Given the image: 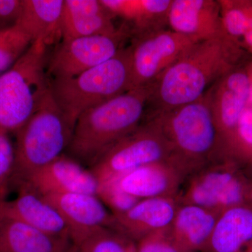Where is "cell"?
<instances>
[{"instance_id":"obj_16","label":"cell","mask_w":252,"mask_h":252,"mask_svg":"<svg viewBox=\"0 0 252 252\" xmlns=\"http://www.w3.org/2000/svg\"><path fill=\"white\" fill-rule=\"evenodd\" d=\"M167 26L170 30L195 41L225 34L220 1L172 0Z\"/></svg>"},{"instance_id":"obj_24","label":"cell","mask_w":252,"mask_h":252,"mask_svg":"<svg viewBox=\"0 0 252 252\" xmlns=\"http://www.w3.org/2000/svg\"><path fill=\"white\" fill-rule=\"evenodd\" d=\"M75 252H137L136 243L117 230L101 228L88 235Z\"/></svg>"},{"instance_id":"obj_35","label":"cell","mask_w":252,"mask_h":252,"mask_svg":"<svg viewBox=\"0 0 252 252\" xmlns=\"http://www.w3.org/2000/svg\"><path fill=\"white\" fill-rule=\"evenodd\" d=\"M252 208V206H251Z\"/></svg>"},{"instance_id":"obj_31","label":"cell","mask_w":252,"mask_h":252,"mask_svg":"<svg viewBox=\"0 0 252 252\" xmlns=\"http://www.w3.org/2000/svg\"><path fill=\"white\" fill-rule=\"evenodd\" d=\"M23 8V0H0V30L16 26Z\"/></svg>"},{"instance_id":"obj_27","label":"cell","mask_w":252,"mask_h":252,"mask_svg":"<svg viewBox=\"0 0 252 252\" xmlns=\"http://www.w3.org/2000/svg\"><path fill=\"white\" fill-rule=\"evenodd\" d=\"M230 158L242 167L252 161V107L249 105L240 118L228 150Z\"/></svg>"},{"instance_id":"obj_32","label":"cell","mask_w":252,"mask_h":252,"mask_svg":"<svg viewBox=\"0 0 252 252\" xmlns=\"http://www.w3.org/2000/svg\"><path fill=\"white\" fill-rule=\"evenodd\" d=\"M244 42L242 43L245 49L250 50L252 52V28H250L248 31L244 34L242 38Z\"/></svg>"},{"instance_id":"obj_7","label":"cell","mask_w":252,"mask_h":252,"mask_svg":"<svg viewBox=\"0 0 252 252\" xmlns=\"http://www.w3.org/2000/svg\"><path fill=\"white\" fill-rule=\"evenodd\" d=\"M243 168L230 158L205 165L187 177L177 195V201L219 213L246 204L252 180Z\"/></svg>"},{"instance_id":"obj_5","label":"cell","mask_w":252,"mask_h":252,"mask_svg":"<svg viewBox=\"0 0 252 252\" xmlns=\"http://www.w3.org/2000/svg\"><path fill=\"white\" fill-rule=\"evenodd\" d=\"M131 90L130 48L107 62L66 79L50 81V91L73 125L82 113Z\"/></svg>"},{"instance_id":"obj_8","label":"cell","mask_w":252,"mask_h":252,"mask_svg":"<svg viewBox=\"0 0 252 252\" xmlns=\"http://www.w3.org/2000/svg\"><path fill=\"white\" fill-rule=\"evenodd\" d=\"M169 160L175 161L171 146L160 129L147 121L99 158L91 170L97 181H102L118 178L144 165Z\"/></svg>"},{"instance_id":"obj_2","label":"cell","mask_w":252,"mask_h":252,"mask_svg":"<svg viewBox=\"0 0 252 252\" xmlns=\"http://www.w3.org/2000/svg\"><path fill=\"white\" fill-rule=\"evenodd\" d=\"M149 96L148 86L131 89L82 113L67 148L71 157L94 165L114 144L142 124Z\"/></svg>"},{"instance_id":"obj_3","label":"cell","mask_w":252,"mask_h":252,"mask_svg":"<svg viewBox=\"0 0 252 252\" xmlns=\"http://www.w3.org/2000/svg\"><path fill=\"white\" fill-rule=\"evenodd\" d=\"M171 146L174 159L192 172L228 158L210 107L207 93L191 103L147 117Z\"/></svg>"},{"instance_id":"obj_18","label":"cell","mask_w":252,"mask_h":252,"mask_svg":"<svg viewBox=\"0 0 252 252\" xmlns=\"http://www.w3.org/2000/svg\"><path fill=\"white\" fill-rule=\"evenodd\" d=\"M114 18L101 0H64L61 23L62 41L114 34L119 30L113 22Z\"/></svg>"},{"instance_id":"obj_13","label":"cell","mask_w":252,"mask_h":252,"mask_svg":"<svg viewBox=\"0 0 252 252\" xmlns=\"http://www.w3.org/2000/svg\"><path fill=\"white\" fill-rule=\"evenodd\" d=\"M44 196L59 210L70 228L74 248L94 230L114 227L113 214L96 195L73 193Z\"/></svg>"},{"instance_id":"obj_19","label":"cell","mask_w":252,"mask_h":252,"mask_svg":"<svg viewBox=\"0 0 252 252\" xmlns=\"http://www.w3.org/2000/svg\"><path fill=\"white\" fill-rule=\"evenodd\" d=\"M114 17L126 21L130 36L162 31L167 26L172 0H101Z\"/></svg>"},{"instance_id":"obj_17","label":"cell","mask_w":252,"mask_h":252,"mask_svg":"<svg viewBox=\"0 0 252 252\" xmlns=\"http://www.w3.org/2000/svg\"><path fill=\"white\" fill-rule=\"evenodd\" d=\"M178 205L177 198L142 199L127 211L113 215V229L137 243L147 235L170 229Z\"/></svg>"},{"instance_id":"obj_20","label":"cell","mask_w":252,"mask_h":252,"mask_svg":"<svg viewBox=\"0 0 252 252\" xmlns=\"http://www.w3.org/2000/svg\"><path fill=\"white\" fill-rule=\"evenodd\" d=\"M220 213L191 205L179 204L170 233L186 252H203Z\"/></svg>"},{"instance_id":"obj_26","label":"cell","mask_w":252,"mask_h":252,"mask_svg":"<svg viewBox=\"0 0 252 252\" xmlns=\"http://www.w3.org/2000/svg\"><path fill=\"white\" fill-rule=\"evenodd\" d=\"M32 42L17 26L0 30V75L21 59Z\"/></svg>"},{"instance_id":"obj_11","label":"cell","mask_w":252,"mask_h":252,"mask_svg":"<svg viewBox=\"0 0 252 252\" xmlns=\"http://www.w3.org/2000/svg\"><path fill=\"white\" fill-rule=\"evenodd\" d=\"M252 88L250 73L240 67L228 73L207 91L214 120L227 156L240 118L249 106Z\"/></svg>"},{"instance_id":"obj_4","label":"cell","mask_w":252,"mask_h":252,"mask_svg":"<svg viewBox=\"0 0 252 252\" xmlns=\"http://www.w3.org/2000/svg\"><path fill=\"white\" fill-rule=\"evenodd\" d=\"M74 128L49 90L31 119L15 134L16 162L11 189L64 154Z\"/></svg>"},{"instance_id":"obj_25","label":"cell","mask_w":252,"mask_h":252,"mask_svg":"<svg viewBox=\"0 0 252 252\" xmlns=\"http://www.w3.org/2000/svg\"><path fill=\"white\" fill-rule=\"evenodd\" d=\"M222 23L225 32L241 41L250 28L252 12V1L219 0Z\"/></svg>"},{"instance_id":"obj_30","label":"cell","mask_w":252,"mask_h":252,"mask_svg":"<svg viewBox=\"0 0 252 252\" xmlns=\"http://www.w3.org/2000/svg\"><path fill=\"white\" fill-rule=\"evenodd\" d=\"M136 245L137 252H186L174 241L170 229L147 235Z\"/></svg>"},{"instance_id":"obj_15","label":"cell","mask_w":252,"mask_h":252,"mask_svg":"<svg viewBox=\"0 0 252 252\" xmlns=\"http://www.w3.org/2000/svg\"><path fill=\"white\" fill-rule=\"evenodd\" d=\"M188 172L173 160L154 162L118 178L121 188L134 198H177Z\"/></svg>"},{"instance_id":"obj_10","label":"cell","mask_w":252,"mask_h":252,"mask_svg":"<svg viewBox=\"0 0 252 252\" xmlns=\"http://www.w3.org/2000/svg\"><path fill=\"white\" fill-rule=\"evenodd\" d=\"M128 37L122 27L114 34L63 40L48 61V77L54 80L74 77L107 62L124 49L123 43Z\"/></svg>"},{"instance_id":"obj_12","label":"cell","mask_w":252,"mask_h":252,"mask_svg":"<svg viewBox=\"0 0 252 252\" xmlns=\"http://www.w3.org/2000/svg\"><path fill=\"white\" fill-rule=\"evenodd\" d=\"M15 189L16 198L0 201V217L20 220L46 234L71 241L70 228L65 220L42 194L28 184Z\"/></svg>"},{"instance_id":"obj_28","label":"cell","mask_w":252,"mask_h":252,"mask_svg":"<svg viewBox=\"0 0 252 252\" xmlns=\"http://www.w3.org/2000/svg\"><path fill=\"white\" fill-rule=\"evenodd\" d=\"M118 178L98 181L97 191V196L113 215L127 211L140 200L124 191Z\"/></svg>"},{"instance_id":"obj_33","label":"cell","mask_w":252,"mask_h":252,"mask_svg":"<svg viewBox=\"0 0 252 252\" xmlns=\"http://www.w3.org/2000/svg\"><path fill=\"white\" fill-rule=\"evenodd\" d=\"M243 252H252V245H251V246H250V248L247 249V250Z\"/></svg>"},{"instance_id":"obj_1","label":"cell","mask_w":252,"mask_h":252,"mask_svg":"<svg viewBox=\"0 0 252 252\" xmlns=\"http://www.w3.org/2000/svg\"><path fill=\"white\" fill-rule=\"evenodd\" d=\"M241 41L227 33L195 42L149 86L147 117L198 100L217 81L241 67Z\"/></svg>"},{"instance_id":"obj_29","label":"cell","mask_w":252,"mask_h":252,"mask_svg":"<svg viewBox=\"0 0 252 252\" xmlns=\"http://www.w3.org/2000/svg\"><path fill=\"white\" fill-rule=\"evenodd\" d=\"M9 132L0 129V201L6 200L11 190L16 149Z\"/></svg>"},{"instance_id":"obj_34","label":"cell","mask_w":252,"mask_h":252,"mask_svg":"<svg viewBox=\"0 0 252 252\" xmlns=\"http://www.w3.org/2000/svg\"><path fill=\"white\" fill-rule=\"evenodd\" d=\"M248 167H250V168L251 169V170H252V161L251 162V164H250V166H249Z\"/></svg>"},{"instance_id":"obj_9","label":"cell","mask_w":252,"mask_h":252,"mask_svg":"<svg viewBox=\"0 0 252 252\" xmlns=\"http://www.w3.org/2000/svg\"><path fill=\"white\" fill-rule=\"evenodd\" d=\"M195 42L170 29L132 37L131 89L150 86Z\"/></svg>"},{"instance_id":"obj_23","label":"cell","mask_w":252,"mask_h":252,"mask_svg":"<svg viewBox=\"0 0 252 252\" xmlns=\"http://www.w3.org/2000/svg\"><path fill=\"white\" fill-rule=\"evenodd\" d=\"M64 0H23L22 14L16 26L32 41L46 46L62 39L61 23Z\"/></svg>"},{"instance_id":"obj_14","label":"cell","mask_w":252,"mask_h":252,"mask_svg":"<svg viewBox=\"0 0 252 252\" xmlns=\"http://www.w3.org/2000/svg\"><path fill=\"white\" fill-rule=\"evenodd\" d=\"M22 184H28L43 195L73 193L97 195L98 188V181L92 171L64 154L38 169L20 185Z\"/></svg>"},{"instance_id":"obj_6","label":"cell","mask_w":252,"mask_h":252,"mask_svg":"<svg viewBox=\"0 0 252 252\" xmlns=\"http://www.w3.org/2000/svg\"><path fill=\"white\" fill-rule=\"evenodd\" d=\"M46 47L42 41H33L21 59L0 75L1 130L16 134L49 92Z\"/></svg>"},{"instance_id":"obj_21","label":"cell","mask_w":252,"mask_h":252,"mask_svg":"<svg viewBox=\"0 0 252 252\" xmlns=\"http://www.w3.org/2000/svg\"><path fill=\"white\" fill-rule=\"evenodd\" d=\"M0 252H75L72 242L20 220L0 217Z\"/></svg>"},{"instance_id":"obj_22","label":"cell","mask_w":252,"mask_h":252,"mask_svg":"<svg viewBox=\"0 0 252 252\" xmlns=\"http://www.w3.org/2000/svg\"><path fill=\"white\" fill-rule=\"evenodd\" d=\"M252 245V208L246 204L220 214L203 252H243Z\"/></svg>"}]
</instances>
